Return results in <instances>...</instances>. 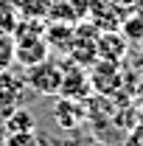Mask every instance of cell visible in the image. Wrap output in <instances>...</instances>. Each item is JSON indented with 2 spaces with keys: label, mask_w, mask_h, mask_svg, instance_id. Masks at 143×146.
<instances>
[{
  "label": "cell",
  "mask_w": 143,
  "mask_h": 146,
  "mask_svg": "<svg viewBox=\"0 0 143 146\" xmlns=\"http://www.w3.org/2000/svg\"><path fill=\"white\" fill-rule=\"evenodd\" d=\"M62 73H65V68L56 59L45 56L42 62L28 65L25 73H23V79H25V87H31L39 96H59V90H62Z\"/></svg>",
  "instance_id": "cell-1"
},
{
  "label": "cell",
  "mask_w": 143,
  "mask_h": 146,
  "mask_svg": "<svg viewBox=\"0 0 143 146\" xmlns=\"http://www.w3.org/2000/svg\"><path fill=\"white\" fill-rule=\"evenodd\" d=\"M126 11H129L126 6L112 3V0H90L84 17H87L98 31H118L121 23H124V17H126Z\"/></svg>",
  "instance_id": "cell-2"
},
{
  "label": "cell",
  "mask_w": 143,
  "mask_h": 146,
  "mask_svg": "<svg viewBox=\"0 0 143 146\" xmlns=\"http://www.w3.org/2000/svg\"><path fill=\"white\" fill-rule=\"evenodd\" d=\"M23 98H25V79L17 76L11 68H3L0 70V118L23 107Z\"/></svg>",
  "instance_id": "cell-3"
},
{
  "label": "cell",
  "mask_w": 143,
  "mask_h": 146,
  "mask_svg": "<svg viewBox=\"0 0 143 146\" xmlns=\"http://www.w3.org/2000/svg\"><path fill=\"white\" fill-rule=\"evenodd\" d=\"M54 121L62 129H79L87 121V104L81 98H70V96H56L54 104Z\"/></svg>",
  "instance_id": "cell-4"
},
{
  "label": "cell",
  "mask_w": 143,
  "mask_h": 146,
  "mask_svg": "<svg viewBox=\"0 0 143 146\" xmlns=\"http://www.w3.org/2000/svg\"><path fill=\"white\" fill-rule=\"evenodd\" d=\"M65 73H62V90L59 96H70V98H81V101H87L90 90H93V84H90V73L79 65V62H70V65H62Z\"/></svg>",
  "instance_id": "cell-5"
},
{
  "label": "cell",
  "mask_w": 143,
  "mask_h": 146,
  "mask_svg": "<svg viewBox=\"0 0 143 146\" xmlns=\"http://www.w3.org/2000/svg\"><path fill=\"white\" fill-rule=\"evenodd\" d=\"M126 39L121 31H98V59H107V62H121L126 54Z\"/></svg>",
  "instance_id": "cell-6"
},
{
  "label": "cell",
  "mask_w": 143,
  "mask_h": 146,
  "mask_svg": "<svg viewBox=\"0 0 143 146\" xmlns=\"http://www.w3.org/2000/svg\"><path fill=\"white\" fill-rule=\"evenodd\" d=\"M0 127H3L6 135H11V132H28V129H36V118H34V112H28L25 107H17V110H11L9 115L0 118Z\"/></svg>",
  "instance_id": "cell-7"
},
{
  "label": "cell",
  "mask_w": 143,
  "mask_h": 146,
  "mask_svg": "<svg viewBox=\"0 0 143 146\" xmlns=\"http://www.w3.org/2000/svg\"><path fill=\"white\" fill-rule=\"evenodd\" d=\"M11 3H14V9H17L23 17H42V20H48L51 9L59 6L62 0H11Z\"/></svg>",
  "instance_id": "cell-8"
},
{
  "label": "cell",
  "mask_w": 143,
  "mask_h": 146,
  "mask_svg": "<svg viewBox=\"0 0 143 146\" xmlns=\"http://www.w3.org/2000/svg\"><path fill=\"white\" fill-rule=\"evenodd\" d=\"M20 14L17 9H14V3L11 0H0V31H9V34H14L20 25Z\"/></svg>",
  "instance_id": "cell-9"
},
{
  "label": "cell",
  "mask_w": 143,
  "mask_h": 146,
  "mask_svg": "<svg viewBox=\"0 0 143 146\" xmlns=\"http://www.w3.org/2000/svg\"><path fill=\"white\" fill-rule=\"evenodd\" d=\"M14 65V34L0 31V70Z\"/></svg>",
  "instance_id": "cell-10"
},
{
  "label": "cell",
  "mask_w": 143,
  "mask_h": 146,
  "mask_svg": "<svg viewBox=\"0 0 143 146\" xmlns=\"http://www.w3.org/2000/svg\"><path fill=\"white\" fill-rule=\"evenodd\" d=\"M42 141L39 135H36V129H28V132H11V135H6V146H36Z\"/></svg>",
  "instance_id": "cell-11"
},
{
  "label": "cell",
  "mask_w": 143,
  "mask_h": 146,
  "mask_svg": "<svg viewBox=\"0 0 143 146\" xmlns=\"http://www.w3.org/2000/svg\"><path fill=\"white\" fill-rule=\"evenodd\" d=\"M126 141H129V143H138V146H143V121L132 124L129 135H126Z\"/></svg>",
  "instance_id": "cell-12"
},
{
  "label": "cell",
  "mask_w": 143,
  "mask_h": 146,
  "mask_svg": "<svg viewBox=\"0 0 143 146\" xmlns=\"http://www.w3.org/2000/svg\"><path fill=\"white\" fill-rule=\"evenodd\" d=\"M112 3H121V6H126V9H132V3H135V0H112Z\"/></svg>",
  "instance_id": "cell-13"
},
{
  "label": "cell",
  "mask_w": 143,
  "mask_h": 146,
  "mask_svg": "<svg viewBox=\"0 0 143 146\" xmlns=\"http://www.w3.org/2000/svg\"><path fill=\"white\" fill-rule=\"evenodd\" d=\"M0 146H6V132H3V127H0Z\"/></svg>",
  "instance_id": "cell-14"
}]
</instances>
